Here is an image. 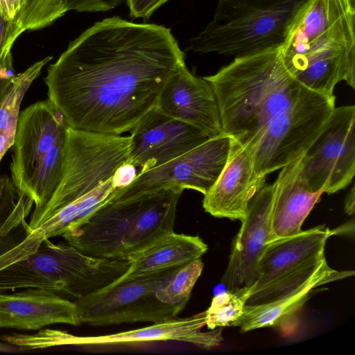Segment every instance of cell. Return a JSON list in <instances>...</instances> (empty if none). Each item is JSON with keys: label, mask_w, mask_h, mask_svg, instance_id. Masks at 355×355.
<instances>
[{"label": "cell", "mask_w": 355, "mask_h": 355, "mask_svg": "<svg viewBox=\"0 0 355 355\" xmlns=\"http://www.w3.org/2000/svg\"><path fill=\"white\" fill-rule=\"evenodd\" d=\"M0 9L3 18L8 21H11L17 13L13 0H0Z\"/></svg>", "instance_id": "cell-32"}, {"label": "cell", "mask_w": 355, "mask_h": 355, "mask_svg": "<svg viewBox=\"0 0 355 355\" xmlns=\"http://www.w3.org/2000/svg\"><path fill=\"white\" fill-rule=\"evenodd\" d=\"M312 0H218L213 19L188 50L243 57L282 47Z\"/></svg>", "instance_id": "cell-6"}, {"label": "cell", "mask_w": 355, "mask_h": 355, "mask_svg": "<svg viewBox=\"0 0 355 355\" xmlns=\"http://www.w3.org/2000/svg\"><path fill=\"white\" fill-rule=\"evenodd\" d=\"M69 126L52 102L33 103L19 112L10 164L15 186L43 207L62 173Z\"/></svg>", "instance_id": "cell-8"}, {"label": "cell", "mask_w": 355, "mask_h": 355, "mask_svg": "<svg viewBox=\"0 0 355 355\" xmlns=\"http://www.w3.org/2000/svg\"><path fill=\"white\" fill-rule=\"evenodd\" d=\"M355 12L345 0H312L281 48L284 62L305 88L334 95L355 88Z\"/></svg>", "instance_id": "cell-4"}, {"label": "cell", "mask_w": 355, "mask_h": 355, "mask_svg": "<svg viewBox=\"0 0 355 355\" xmlns=\"http://www.w3.org/2000/svg\"><path fill=\"white\" fill-rule=\"evenodd\" d=\"M205 324L204 311L187 318L177 317L146 327L103 336H78L60 330H43L40 334L30 336L29 342L33 348H43L60 345H109L178 341L209 349L218 346L222 342L223 328L204 331L202 328Z\"/></svg>", "instance_id": "cell-14"}, {"label": "cell", "mask_w": 355, "mask_h": 355, "mask_svg": "<svg viewBox=\"0 0 355 355\" xmlns=\"http://www.w3.org/2000/svg\"><path fill=\"white\" fill-rule=\"evenodd\" d=\"M130 145V136L69 127L60 182L47 202L34 209L30 227L50 239L83 222L119 188L114 176L128 162Z\"/></svg>", "instance_id": "cell-2"}, {"label": "cell", "mask_w": 355, "mask_h": 355, "mask_svg": "<svg viewBox=\"0 0 355 355\" xmlns=\"http://www.w3.org/2000/svg\"><path fill=\"white\" fill-rule=\"evenodd\" d=\"M355 211V191L353 186L345 200V211L347 215H353Z\"/></svg>", "instance_id": "cell-33"}, {"label": "cell", "mask_w": 355, "mask_h": 355, "mask_svg": "<svg viewBox=\"0 0 355 355\" xmlns=\"http://www.w3.org/2000/svg\"><path fill=\"white\" fill-rule=\"evenodd\" d=\"M347 3L353 12H355V0H346Z\"/></svg>", "instance_id": "cell-34"}, {"label": "cell", "mask_w": 355, "mask_h": 355, "mask_svg": "<svg viewBox=\"0 0 355 355\" xmlns=\"http://www.w3.org/2000/svg\"><path fill=\"white\" fill-rule=\"evenodd\" d=\"M181 266L136 277L121 276L77 300L80 324L102 327L139 322L159 323L177 318L184 307L164 303L155 293Z\"/></svg>", "instance_id": "cell-9"}, {"label": "cell", "mask_w": 355, "mask_h": 355, "mask_svg": "<svg viewBox=\"0 0 355 355\" xmlns=\"http://www.w3.org/2000/svg\"><path fill=\"white\" fill-rule=\"evenodd\" d=\"M168 0H126L132 19L148 20L153 13Z\"/></svg>", "instance_id": "cell-29"}, {"label": "cell", "mask_w": 355, "mask_h": 355, "mask_svg": "<svg viewBox=\"0 0 355 355\" xmlns=\"http://www.w3.org/2000/svg\"><path fill=\"white\" fill-rule=\"evenodd\" d=\"M123 0H64L67 11L105 12L119 6Z\"/></svg>", "instance_id": "cell-28"}, {"label": "cell", "mask_w": 355, "mask_h": 355, "mask_svg": "<svg viewBox=\"0 0 355 355\" xmlns=\"http://www.w3.org/2000/svg\"><path fill=\"white\" fill-rule=\"evenodd\" d=\"M53 324H80L76 302L42 288L0 293V328L39 330Z\"/></svg>", "instance_id": "cell-19"}, {"label": "cell", "mask_w": 355, "mask_h": 355, "mask_svg": "<svg viewBox=\"0 0 355 355\" xmlns=\"http://www.w3.org/2000/svg\"><path fill=\"white\" fill-rule=\"evenodd\" d=\"M51 59L52 57L49 56L35 62L25 71L15 75L12 79L0 105V162L14 144L23 97L33 80L39 76L42 67Z\"/></svg>", "instance_id": "cell-24"}, {"label": "cell", "mask_w": 355, "mask_h": 355, "mask_svg": "<svg viewBox=\"0 0 355 355\" xmlns=\"http://www.w3.org/2000/svg\"><path fill=\"white\" fill-rule=\"evenodd\" d=\"M128 164L142 173L167 163L209 137L185 122L168 116L156 107L131 129Z\"/></svg>", "instance_id": "cell-15"}, {"label": "cell", "mask_w": 355, "mask_h": 355, "mask_svg": "<svg viewBox=\"0 0 355 355\" xmlns=\"http://www.w3.org/2000/svg\"><path fill=\"white\" fill-rule=\"evenodd\" d=\"M245 301L229 291L215 296L205 311V326L209 330L232 326L244 312Z\"/></svg>", "instance_id": "cell-27"}, {"label": "cell", "mask_w": 355, "mask_h": 355, "mask_svg": "<svg viewBox=\"0 0 355 355\" xmlns=\"http://www.w3.org/2000/svg\"><path fill=\"white\" fill-rule=\"evenodd\" d=\"M67 12L64 0H22L20 8L10 24L8 46L27 30L42 28Z\"/></svg>", "instance_id": "cell-25"}, {"label": "cell", "mask_w": 355, "mask_h": 355, "mask_svg": "<svg viewBox=\"0 0 355 355\" xmlns=\"http://www.w3.org/2000/svg\"><path fill=\"white\" fill-rule=\"evenodd\" d=\"M185 64L171 29L119 17L94 23L48 67V98L71 128L121 135Z\"/></svg>", "instance_id": "cell-1"}, {"label": "cell", "mask_w": 355, "mask_h": 355, "mask_svg": "<svg viewBox=\"0 0 355 355\" xmlns=\"http://www.w3.org/2000/svg\"><path fill=\"white\" fill-rule=\"evenodd\" d=\"M265 180L266 176L256 171L254 147L232 139L227 163L216 182L204 195L202 207L214 217L241 221L250 201L265 185Z\"/></svg>", "instance_id": "cell-17"}, {"label": "cell", "mask_w": 355, "mask_h": 355, "mask_svg": "<svg viewBox=\"0 0 355 355\" xmlns=\"http://www.w3.org/2000/svg\"><path fill=\"white\" fill-rule=\"evenodd\" d=\"M10 24L3 18L0 9V59L11 50L8 46Z\"/></svg>", "instance_id": "cell-31"}, {"label": "cell", "mask_w": 355, "mask_h": 355, "mask_svg": "<svg viewBox=\"0 0 355 355\" xmlns=\"http://www.w3.org/2000/svg\"><path fill=\"white\" fill-rule=\"evenodd\" d=\"M232 139L225 134L207 141L184 154L142 173L114 196L130 197L167 188L193 189L206 194L228 159Z\"/></svg>", "instance_id": "cell-13"}, {"label": "cell", "mask_w": 355, "mask_h": 355, "mask_svg": "<svg viewBox=\"0 0 355 355\" xmlns=\"http://www.w3.org/2000/svg\"><path fill=\"white\" fill-rule=\"evenodd\" d=\"M345 1L347 2V1H346V0H345ZM347 5H348V4H347Z\"/></svg>", "instance_id": "cell-36"}, {"label": "cell", "mask_w": 355, "mask_h": 355, "mask_svg": "<svg viewBox=\"0 0 355 355\" xmlns=\"http://www.w3.org/2000/svg\"><path fill=\"white\" fill-rule=\"evenodd\" d=\"M354 274V271L335 270L326 261L313 275L293 291L264 304L245 305L243 314L232 326L239 327L243 333L279 326L301 309L317 288Z\"/></svg>", "instance_id": "cell-22"}, {"label": "cell", "mask_w": 355, "mask_h": 355, "mask_svg": "<svg viewBox=\"0 0 355 355\" xmlns=\"http://www.w3.org/2000/svg\"><path fill=\"white\" fill-rule=\"evenodd\" d=\"M273 191V184L264 185L250 201L245 217L241 220L222 277V282L229 291H244L256 280L259 260L272 241L270 214Z\"/></svg>", "instance_id": "cell-16"}, {"label": "cell", "mask_w": 355, "mask_h": 355, "mask_svg": "<svg viewBox=\"0 0 355 355\" xmlns=\"http://www.w3.org/2000/svg\"><path fill=\"white\" fill-rule=\"evenodd\" d=\"M281 48L235 58L204 77L214 89L223 133L241 144H256L270 121L307 90L288 69Z\"/></svg>", "instance_id": "cell-3"}, {"label": "cell", "mask_w": 355, "mask_h": 355, "mask_svg": "<svg viewBox=\"0 0 355 355\" xmlns=\"http://www.w3.org/2000/svg\"><path fill=\"white\" fill-rule=\"evenodd\" d=\"M355 106L335 107L322 133L303 155L301 176L312 192L332 194L355 175Z\"/></svg>", "instance_id": "cell-12"}, {"label": "cell", "mask_w": 355, "mask_h": 355, "mask_svg": "<svg viewBox=\"0 0 355 355\" xmlns=\"http://www.w3.org/2000/svg\"><path fill=\"white\" fill-rule=\"evenodd\" d=\"M14 76L11 53L9 52L0 60V105Z\"/></svg>", "instance_id": "cell-30"}, {"label": "cell", "mask_w": 355, "mask_h": 355, "mask_svg": "<svg viewBox=\"0 0 355 355\" xmlns=\"http://www.w3.org/2000/svg\"><path fill=\"white\" fill-rule=\"evenodd\" d=\"M335 95L307 89L267 124L255 145L254 166L259 175L282 168L304 154L325 128L335 105Z\"/></svg>", "instance_id": "cell-11"}, {"label": "cell", "mask_w": 355, "mask_h": 355, "mask_svg": "<svg viewBox=\"0 0 355 355\" xmlns=\"http://www.w3.org/2000/svg\"><path fill=\"white\" fill-rule=\"evenodd\" d=\"M203 266L200 258L180 267L173 277L157 290V298L168 304L184 307L202 274Z\"/></svg>", "instance_id": "cell-26"}, {"label": "cell", "mask_w": 355, "mask_h": 355, "mask_svg": "<svg viewBox=\"0 0 355 355\" xmlns=\"http://www.w3.org/2000/svg\"><path fill=\"white\" fill-rule=\"evenodd\" d=\"M13 1H14V3H15V6L16 10H17V11L19 10V9L20 8V6H21L22 0H13Z\"/></svg>", "instance_id": "cell-35"}, {"label": "cell", "mask_w": 355, "mask_h": 355, "mask_svg": "<svg viewBox=\"0 0 355 355\" xmlns=\"http://www.w3.org/2000/svg\"><path fill=\"white\" fill-rule=\"evenodd\" d=\"M155 107L164 114L200 130L209 138L223 134L211 85L204 77L193 74L186 64L169 78Z\"/></svg>", "instance_id": "cell-18"}, {"label": "cell", "mask_w": 355, "mask_h": 355, "mask_svg": "<svg viewBox=\"0 0 355 355\" xmlns=\"http://www.w3.org/2000/svg\"><path fill=\"white\" fill-rule=\"evenodd\" d=\"M332 232L316 227L269 242L257 267V277L247 290L236 292L245 305L264 304L303 284L326 261L324 248Z\"/></svg>", "instance_id": "cell-10"}, {"label": "cell", "mask_w": 355, "mask_h": 355, "mask_svg": "<svg viewBox=\"0 0 355 355\" xmlns=\"http://www.w3.org/2000/svg\"><path fill=\"white\" fill-rule=\"evenodd\" d=\"M184 189L167 188L130 197L113 196L62 236L95 257L129 261L173 232Z\"/></svg>", "instance_id": "cell-5"}, {"label": "cell", "mask_w": 355, "mask_h": 355, "mask_svg": "<svg viewBox=\"0 0 355 355\" xmlns=\"http://www.w3.org/2000/svg\"><path fill=\"white\" fill-rule=\"evenodd\" d=\"M130 266V261L89 256L44 238L29 257L0 270V293L35 288L77 300L112 283Z\"/></svg>", "instance_id": "cell-7"}, {"label": "cell", "mask_w": 355, "mask_h": 355, "mask_svg": "<svg viewBox=\"0 0 355 355\" xmlns=\"http://www.w3.org/2000/svg\"><path fill=\"white\" fill-rule=\"evenodd\" d=\"M303 155L282 167L273 183L270 214L272 241L300 233L304 221L324 193V191H311L303 182L301 176Z\"/></svg>", "instance_id": "cell-21"}, {"label": "cell", "mask_w": 355, "mask_h": 355, "mask_svg": "<svg viewBox=\"0 0 355 355\" xmlns=\"http://www.w3.org/2000/svg\"><path fill=\"white\" fill-rule=\"evenodd\" d=\"M33 205L8 176L0 177V270L29 257L45 238L26 221Z\"/></svg>", "instance_id": "cell-20"}, {"label": "cell", "mask_w": 355, "mask_h": 355, "mask_svg": "<svg viewBox=\"0 0 355 355\" xmlns=\"http://www.w3.org/2000/svg\"><path fill=\"white\" fill-rule=\"evenodd\" d=\"M207 250V245L198 236L173 231L130 259V268L123 276L136 277L182 266L201 258Z\"/></svg>", "instance_id": "cell-23"}]
</instances>
